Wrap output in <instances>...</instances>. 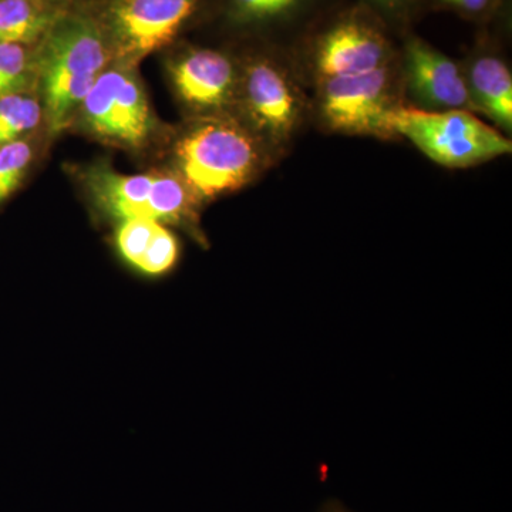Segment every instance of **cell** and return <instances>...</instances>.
I'll return each mask as SVG.
<instances>
[{"mask_svg": "<svg viewBox=\"0 0 512 512\" xmlns=\"http://www.w3.org/2000/svg\"><path fill=\"white\" fill-rule=\"evenodd\" d=\"M261 138L241 121L212 114L198 120L175 147L178 175L198 201L241 190L268 164Z\"/></svg>", "mask_w": 512, "mask_h": 512, "instance_id": "obj_1", "label": "cell"}, {"mask_svg": "<svg viewBox=\"0 0 512 512\" xmlns=\"http://www.w3.org/2000/svg\"><path fill=\"white\" fill-rule=\"evenodd\" d=\"M39 56L45 114L50 128L59 131L106 70V36L92 19L62 16L42 37Z\"/></svg>", "mask_w": 512, "mask_h": 512, "instance_id": "obj_2", "label": "cell"}, {"mask_svg": "<svg viewBox=\"0 0 512 512\" xmlns=\"http://www.w3.org/2000/svg\"><path fill=\"white\" fill-rule=\"evenodd\" d=\"M392 127L396 137H406L431 161L447 168L474 167L512 151L511 141L473 111L400 106Z\"/></svg>", "mask_w": 512, "mask_h": 512, "instance_id": "obj_3", "label": "cell"}, {"mask_svg": "<svg viewBox=\"0 0 512 512\" xmlns=\"http://www.w3.org/2000/svg\"><path fill=\"white\" fill-rule=\"evenodd\" d=\"M90 191L101 210L117 221L148 218L163 224H195L198 201L180 175L116 173L93 168Z\"/></svg>", "mask_w": 512, "mask_h": 512, "instance_id": "obj_4", "label": "cell"}, {"mask_svg": "<svg viewBox=\"0 0 512 512\" xmlns=\"http://www.w3.org/2000/svg\"><path fill=\"white\" fill-rule=\"evenodd\" d=\"M393 67L316 80L323 123L349 136L396 138L392 117L402 104L397 99Z\"/></svg>", "mask_w": 512, "mask_h": 512, "instance_id": "obj_5", "label": "cell"}, {"mask_svg": "<svg viewBox=\"0 0 512 512\" xmlns=\"http://www.w3.org/2000/svg\"><path fill=\"white\" fill-rule=\"evenodd\" d=\"M237 103L245 126L268 147L288 144L301 126L305 99L298 84L275 60H252L239 73Z\"/></svg>", "mask_w": 512, "mask_h": 512, "instance_id": "obj_6", "label": "cell"}, {"mask_svg": "<svg viewBox=\"0 0 512 512\" xmlns=\"http://www.w3.org/2000/svg\"><path fill=\"white\" fill-rule=\"evenodd\" d=\"M80 109L90 130L113 143L138 147L153 130L146 93L124 69L104 70Z\"/></svg>", "mask_w": 512, "mask_h": 512, "instance_id": "obj_7", "label": "cell"}, {"mask_svg": "<svg viewBox=\"0 0 512 512\" xmlns=\"http://www.w3.org/2000/svg\"><path fill=\"white\" fill-rule=\"evenodd\" d=\"M198 0H111L107 25L124 62L136 63L173 42Z\"/></svg>", "mask_w": 512, "mask_h": 512, "instance_id": "obj_8", "label": "cell"}, {"mask_svg": "<svg viewBox=\"0 0 512 512\" xmlns=\"http://www.w3.org/2000/svg\"><path fill=\"white\" fill-rule=\"evenodd\" d=\"M393 50L382 29L362 16H348L316 40V80L375 72L393 64Z\"/></svg>", "mask_w": 512, "mask_h": 512, "instance_id": "obj_9", "label": "cell"}, {"mask_svg": "<svg viewBox=\"0 0 512 512\" xmlns=\"http://www.w3.org/2000/svg\"><path fill=\"white\" fill-rule=\"evenodd\" d=\"M404 79L417 109L476 111L461 67L419 37L407 42Z\"/></svg>", "mask_w": 512, "mask_h": 512, "instance_id": "obj_10", "label": "cell"}, {"mask_svg": "<svg viewBox=\"0 0 512 512\" xmlns=\"http://www.w3.org/2000/svg\"><path fill=\"white\" fill-rule=\"evenodd\" d=\"M175 90L184 103L204 113L224 114L237 103L239 73L224 53L195 49L185 53L171 67Z\"/></svg>", "mask_w": 512, "mask_h": 512, "instance_id": "obj_11", "label": "cell"}, {"mask_svg": "<svg viewBox=\"0 0 512 512\" xmlns=\"http://www.w3.org/2000/svg\"><path fill=\"white\" fill-rule=\"evenodd\" d=\"M466 82L474 110L503 128H512V76L510 67L494 55L476 57L467 67Z\"/></svg>", "mask_w": 512, "mask_h": 512, "instance_id": "obj_12", "label": "cell"}, {"mask_svg": "<svg viewBox=\"0 0 512 512\" xmlns=\"http://www.w3.org/2000/svg\"><path fill=\"white\" fill-rule=\"evenodd\" d=\"M49 0H0V42L28 45L62 18Z\"/></svg>", "mask_w": 512, "mask_h": 512, "instance_id": "obj_13", "label": "cell"}, {"mask_svg": "<svg viewBox=\"0 0 512 512\" xmlns=\"http://www.w3.org/2000/svg\"><path fill=\"white\" fill-rule=\"evenodd\" d=\"M42 119L39 101L23 94L9 93L0 97V146L19 141Z\"/></svg>", "mask_w": 512, "mask_h": 512, "instance_id": "obj_14", "label": "cell"}, {"mask_svg": "<svg viewBox=\"0 0 512 512\" xmlns=\"http://www.w3.org/2000/svg\"><path fill=\"white\" fill-rule=\"evenodd\" d=\"M161 225L163 222L148 220V218H130V220L119 222L114 235L116 249L120 258L134 271L140 268Z\"/></svg>", "mask_w": 512, "mask_h": 512, "instance_id": "obj_15", "label": "cell"}, {"mask_svg": "<svg viewBox=\"0 0 512 512\" xmlns=\"http://www.w3.org/2000/svg\"><path fill=\"white\" fill-rule=\"evenodd\" d=\"M306 0H231L234 18L241 23H268L289 18Z\"/></svg>", "mask_w": 512, "mask_h": 512, "instance_id": "obj_16", "label": "cell"}, {"mask_svg": "<svg viewBox=\"0 0 512 512\" xmlns=\"http://www.w3.org/2000/svg\"><path fill=\"white\" fill-rule=\"evenodd\" d=\"M32 160V150L25 141L0 146V202L18 188Z\"/></svg>", "mask_w": 512, "mask_h": 512, "instance_id": "obj_17", "label": "cell"}, {"mask_svg": "<svg viewBox=\"0 0 512 512\" xmlns=\"http://www.w3.org/2000/svg\"><path fill=\"white\" fill-rule=\"evenodd\" d=\"M29 67L25 47L0 42V97L18 89Z\"/></svg>", "mask_w": 512, "mask_h": 512, "instance_id": "obj_18", "label": "cell"}, {"mask_svg": "<svg viewBox=\"0 0 512 512\" xmlns=\"http://www.w3.org/2000/svg\"><path fill=\"white\" fill-rule=\"evenodd\" d=\"M447 8L456 9L464 15L480 16L490 12L500 0H437Z\"/></svg>", "mask_w": 512, "mask_h": 512, "instance_id": "obj_19", "label": "cell"}, {"mask_svg": "<svg viewBox=\"0 0 512 512\" xmlns=\"http://www.w3.org/2000/svg\"><path fill=\"white\" fill-rule=\"evenodd\" d=\"M369 2L383 10V12L397 15V13L404 12V9L409 6L410 0H369Z\"/></svg>", "mask_w": 512, "mask_h": 512, "instance_id": "obj_20", "label": "cell"}, {"mask_svg": "<svg viewBox=\"0 0 512 512\" xmlns=\"http://www.w3.org/2000/svg\"><path fill=\"white\" fill-rule=\"evenodd\" d=\"M320 512H350L349 510H346L345 507H343L342 504L339 503V501H329V503H326L323 505L322 510Z\"/></svg>", "mask_w": 512, "mask_h": 512, "instance_id": "obj_21", "label": "cell"}, {"mask_svg": "<svg viewBox=\"0 0 512 512\" xmlns=\"http://www.w3.org/2000/svg\"><path fill=\"white\" fill-rule=\"evenodd\" d=\"M49 2L57 3V2H62V0H49Z\"/></svg>", "mask_w": 512, "mask_h": 512, "instance_id": "obj_22", "label": "cell"}]
</instances>
